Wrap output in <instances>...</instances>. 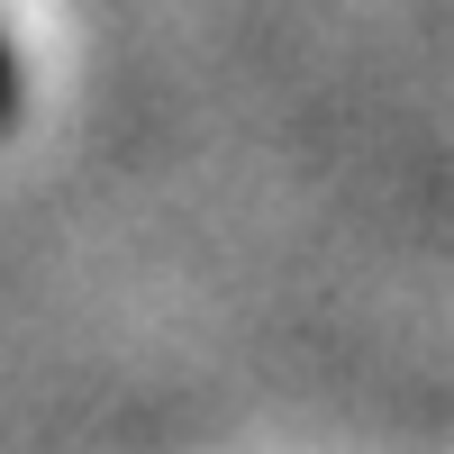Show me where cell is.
<instances>
[{
	"label": "cell",
	"mask_w": 454,
	"mask_h": 454,
	"mask_svg": "<svg viewBox=\"0 0 454 454\" xmlns=\"http://www.w3.org/2000/svg\"><path fill=\"white\" fill-rule=\"evenodd\" d=\"M10 91H19V82H10V55H0V109H10Z\"/></svg>",
	"instance_id": "6da1fadb"
}]
</instances>
